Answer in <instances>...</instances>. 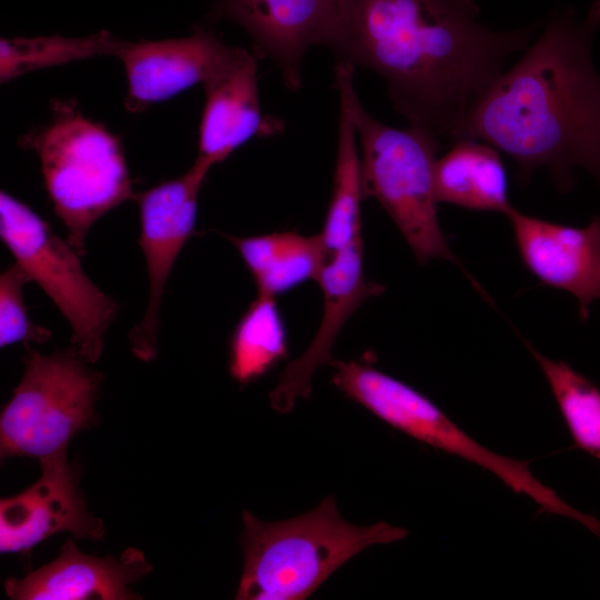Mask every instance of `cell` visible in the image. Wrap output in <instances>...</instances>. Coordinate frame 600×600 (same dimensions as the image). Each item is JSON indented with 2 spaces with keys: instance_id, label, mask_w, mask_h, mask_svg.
Listing matches in <instances>:
<instances>
[{
  "instance_id": "cell-1",
  "label": "cell",
  "mask_w": 600,
  "mask_h": 600,
  "mask_svg": "<svg viewBox=\"0 0 600 600\" xmlns=\"http://www.w3.org/2000/svg\"><path fill=\"white\" fill-rule=\"evenodd\" d=\"M479 12L474 0H339L324 44L338 62L381 76L409 127L451 144L474 101L538 27L496 31Z\"/></svg>"
},
{
  "instance_id": "cell-2",
  "label": "cell",
  "mask_w": 600,
  "mask_h": 600,
  "mask_svg": "<svg viewBox=\"0 0 600 600\" xmlns=\"http://www.w3.org/2000/svg\"><path fill=\"white\" fill-rule=\"evenodd\" d=\"M594 28L564 10L474 101L462 138L483 141L517 163L524 184L547 168L560 189L581 168L600 180V74ZM461 138V139H462Z\"/></svg>"
},
{
  "instance_id": "cell-3",
  "label": "cell",
  "mask_w": 600,
  "mask_h": 600,
  "mask_svg": "<svg viewBox=\"0 0 600 600\" xmlns=\"http://www.w3.org/2000/svg\"><path fill=\"white\" fill-rule=\"evenodd\" d=\"M242 522L238 600L306 599L366 548L400 541L409 533L387 522L351 524L340 516L333 496L287 520L262 521L243 511Z\"/></svg>"
},
{
  "instance_id": "cell-4",
  "label": "cell",
  "mask_w": 600,
  "mask_h": 600,
  "mask_svg": "<svg viewBox=\"0 0 600 600\" xmlns=\"http://www.w3.org/2000/svg\"><path fill=\"white\" fill-rule=\"evenodd\" d=\"M354 69L337 62L334 84L356 127L363 198L380 203L420 264L457 262L438 219L434 164L440 144L421 130L398 129L373 118L354 90Z\"/></svg>"
},
{
  "instance_id": "cell-5",
  "label": "cell",
  "mask_w": 600,
  "mask_h": 600,
  "mask_svg": "<svg viewBox=\"0 0 600 600\" xmlns=\"http://www.w3.org/2000/svg\"><path fill=\"white\" fill-rule=\"evenodd\" d=\"M34 150L67 241L82 257L92 224L134 197L120 140L74 104L54 103L51 122L22 138Z\"/></svg>"
},
{
  "instance_id": "cell-6",
  "label": "cell",
  "mask_w": 600,
  "mask_h": 600,
  "mask_svg": "<svg viewBox=\"0 0 600 600\" xmlns=\"http://www.w3.org/2000/svg\"><path fill=\"white\" fill-rule=\"evenodd\" d=\"M84 361L77 349L41 354L28 348L22 379L0 417L2 458L66 457L71 439L94 423L102 376Z\"/></svg>"
},
{
  "instance_id": "cell-7",
  "label": "cell",
  "mask_w": 600,
  "mask_h": 600,
  "mask_svg": "<svg viewBox=\"0 0 600 600\" xmlns=\"http://www.w3.org/2000/svg\"><path fill=\"white\" fill-rule=\"evenodd\" d=\"M0 237L23 270L56 303L72 328V341L87 362L103 350L118 303L84 273L80 256L30 207L0 193Z\"/></svg>"
},
{
  "instance_id": "cell-8",
  "label": "cell",
  "mask_w": 600,
  "mask_h": 600,
  "mask_svg": "<svg viewBox=\"0 0 600 600\" xmlns=\"http://www.w3.org/2000/svg\"><path fill=\"white\" fill-rule=\"evenodd\" d=\"M210 169L196 159L181 177L133 197L139 207V244L146 259L149 297L144 317L130 331L129 340L134 356L143 361L157 357L161 298L174 262L194 231L198 194Z\"/></svg>"
},
{
  "instance_id": "cell-9",
  "label": "cell",
  "mask_w": 600,
  "mask_h": 600,
  "mask_svg": "<svg viewBox=\"0 0 600 600\" xmlns=\"http://www.w3.org/2000/svg\"><path fill=\"white\" fill-rule=\"evenodd\" d=\"M243 50L226 44L204 28L177 39L120 40L116 57L123 62L128 80L126 108L140 112L198 83L204 86L228 69Z\"/></svg>"
},
{
  "instance_id": "cell-10",
  "label": "cell",
  "mask_w": 600,
  "mask_h": 600,
  "mask_svg": "<svg viewBox=\"0 0 600 600\" xmlns=\"http://www.w3.org/2000/svg\"><path fill=\"white\" fill-rule=\"evenodd\" d=\"M41 476L21 493L0 502L1 553H29L50 536L70 532L78 539L100 540L101 519L93 517L79 491V471L68 458L40 462Z\"/></svg>"
},
{
  "instance_id": "cell-11",
  "label": "cell",
  "mask_w": 600,
  "mask_h": 600,
  "mask_svg": "<svg viewBox=\"0 0 600 600\" xmlns=\"http://www.w3.org/2000/svg\"><path fill=\"white\" fill-rule=\"evenodd\" d=\"M523 264L542 283L571 293L588 320L600 299V216L584 227L547 221L512 207L506 214Z\"/></svg>"
},
{
  "instance_id": "cell-12",
  "label": "cell",
  "mask_w": 600,
  "mask_h": 600,
  "mask_svg": "<svg viewBox=\"0 0 600 600\" xmlns=\"http://www.w3.org/2000/svg\"><path fill=\"white\" fill-rule=\"evenodd\" d=\"M317 282L323 293L317 333L307 350L288 363L269 393L272 409L280 413L292 410L298 398H310L312 376L333 360L331 350L339 332L368 299L384 291L382 284L366 278L362 241L327 253Z\"/></svg>"
},
{
  "instance_id": "cell-13",
  "label": "cell",
  "mask_w": 600,
  "mask_h": 600,
  "mask_svg": "<svg viewBox=\"0 0 600 600\" xmlns=\"http://www.w3.org/2000/svg\"><path fill=\"white\" fill-rule=\"evenodd\" d=\"M339 0H214L210 17L229 19L250 36L254 51L270 58L290 90L301 86V62L313 44H324Z\"/></svg>"
},
{
  "instance_id": "cell-14",
  "label": "cell",
  "mask_w": 600,
  "mask_h": 600,
  "mask_svg": "<svg viewBox=\"0 0 600 600\" xmlns=\"http://www.w3.org/2000/svg\"><path fill=\"white\" fill-rule=\"evenodd\" d=\"M331 382L390 427L449 454L459 456L470 437L417 389L371 362L332 360Z\"/></svg>"
},
{
  "instance_id": "cell-15",
  "label": "cell",
  "mask_w": 600,
  "mask_h": 600,
  "mask_svg": "<svg viewBox=\"0 0 600 600\" xmlns=\"http://www.w3.org/2000/svg\"><path fill=\"white\" fill-rule=\"evenodd\" d=\"M151 570L139 549L129 548L119 558H98L68 540L53 561L22 579L6 580L4 590L13 600L140 599L130 586Z\"/></svg>"
},
{
  "instance_id": "cell-16",
  "label": "cell",
  "mask_w": 600,
  "mask_h": 600,
  "mask_svg": "<svg viewBox=\"0 0 600 600\" xmlns=\"http://www.w3.org/2000/svg\"><path fill=\"white\" fill-rule=\"evenodd\" d=\"M257 69V57L244 49L228 69L203 86L206 103L197 159L212 167L251 138L281 130L280 121L261 112Z\"/></svg>"
},
{
  "instance_id": "cell-17",
  "label": "cell",
  "mask_w": 600,
  "mask_h": 600,
  "mask_svg": "<svg viewBox=\"0 0 600 600\" xmlns=\"http://www.w3.org/2000/svg\"><path fill=\"white\" fill-rule=\"evenodd\" d=\"M434 187L438 202L463 209L506 216L513 207L500 153L480 140L462 138L450 144L436 160Z\"/></svg>"
},
{
  "instance_id": "cell-18",
  "label": "cell",
  "mask_w": 600,
  "mask_h": 600,
  "mask_svg": "<svg viewBox=\"0 0 600 600\" xmlns=\"http://www.w3.org/2000/svg\"><path fill=\"white\" fill-rule=\"evenodd\" d=\"M227 238L238 250L261 296L276 298L308 280L317 281L326 261L319 233L278 231Z\"/></svg>"
},
{
  "instance_id": "cell-19",
  "label": "cell",
  "mask_w": 600,
  "mask_h": 600,
  "mask_svg": "<svg viewBox=\"0 0 600 600\" xmlns=\"http://www.w3.org/2000/svg\"><path fill=\"white\" fill-rule=\"evenodd\" d=\"M340 112L333 183L324 222L319 233L326 254L362 241L360 153L356 127L346 99Z\"/></svg>"
},
{
  "instance_id": "cell-20",
  "label": "cell",
  "mask_w": 600,
  "mask_h": 600,
  "mask_svg": "<svg viewBox=\"0 0 600 600\" xmlns=\"http://www.w3.org/2000/svg\"><path fill=\"white\" fill-rule=\"evenodd\" d=\"M288 331L276 298L258 294L239 318L229 341V373L247 386L288 358Z\"/></svg>"
},
{
  "instance_id": "cell-21",
  "label": "cell",
  "mask_w": 600,
  "mask_h": 600,
  "mask_svg": "<svg viewBox=\"0 0 600 600\" xmlns=\"http://www.w3.org/2000/svg\"><path fill=\"white\" fill-rule=\"evenodd\" d=\"M526 344L548 381L574 444L600 461V389L567 362Z\"/></svg>"
},
{
  "instance_id": "cell-22",
  "label": "cell",
  "mask_w": 600,
  "mask_h": 600,
  "mask_svg": "<svg viewBox=\"0 0 600 600\" xmlns=\"http://www.w3.org/2000/svg\"><path fill=\"white\" fill-rule=\"evenodd\" d=\"M119 43L120 39L107 31L86 38H4L0 41V79L6 82L37 69L100 54L116 56Z\"/></svg>"
},
{
  "instance_id": "cell-23",
  "label": "cell",
  "mask_w": 600,
  "mask_h": 600,
  "mask_svg": "<svg viewBox=\"0 0 600 600\" xmlns=\"http://www.w3.org/2000/svg\"><path fill=\"white\" fill-rule=\"evenodd\" d=\"M29 282L23 270L14 262L0 276V347L17 342L43 343L50 330L33 323L23 300L22 287Z\"/></svg>"
},
{
  "instance_id": "cell-24",
  "label": "cell",
  "mask_w": 600,
  "mask_h": 600,
  "mask_svg": "<svg viewBox=\"0 0 600 600\" xmlns=\"http://www.w3.org/2000/svg\"><path fill=\"white\" fill-rule=\"evenodd\" d=\"M586 21L593 28L600 26V0L593 1Z\"/></svg>"
}]
</instances>
